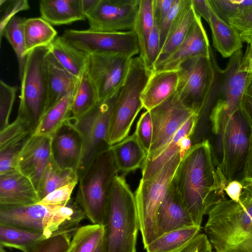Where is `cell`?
Listing matches in <instances>:
<instances>
[{
  "label": "cell",
  "mask_w": 252,
  "mask_h": 252,
  "mask_svg": "<svg viewBox=\"0 0 252 252\" xmlns=\"http://www.w3.org/2000/svg\"><path fill=\"white\" fill-rule=\"evenodd\" d=\"M177 189L194 225L225 198L228 182L214 166L208 140L191 146L182 158L174 176Z\"/></svg>",
  "instance_id": "obj_1"
},
{
  "label": "cell",
  "mask_w": 252,
  "mask_h": 252,
  "mask_svg": "<svg viewBox=\"0 0 252 252\" xmlns=\"http://www.w3.org/2000/svg\"><path fill=\"white\" fill-rule=\"evenodd\" d=\"M207 215L204 233L214 252H252V184L238 201L225 198Z\"/></svg>",
  "instance_id": "obj_2"
},
{
  "label": "cell",
  "mask_w": 252,
  "mask_h": 252,
  "mask_svg": "<svg viewBox=\"0 0 252 252\" xmlns=\"http://www.w3.org/2000/svg\"><path fill=\"white\" fill-rule=\"evenodd\" d=\"M104 229L105 252H136L138 215L134 193L123 176L113 181Z\"/></svg>",
  "instance_id": "obj_3"
},
{
  "label": "cell",
  "mask_w": 252,
  "mask_h": 252,
  "mask_svg": "<svg viewBox=\"0 0 252 252\" xmlns=\"http://www.w3.org/2000/svg\"><path fill=\"white\" fill-rule=\"evenodd\" d=\"M84 218L83 211L73 199L65 206L37 203L0 207V223L42 232L47 238L60 234H72Z\"/></svg>",
  "instance_id": "obj_4"
},
{
  "label": "cell",
  "mask_w": 252,
  "mask_h": 252,
  "mask_svg": "<svg viewBox=\"0 0 252 252\" xmlns=\"http://www.w3.org/2000/svg\"><path fill=\"white\" fill-rule=\"evenodd\" d=\"M118 172L110 148L96 156L79 177L75 201L92 224H106L110 189Z\"/></svg>",
  "instance_id": "obj_5"
},
{
  "label": "cell",
  "mask_w": 252,
  "mask_h": 252,
  "mask_svg": "<svg viewBox=\"0 0 252 252\" xmlns=\"http://www.w3.org/2000/svg\"><path fill=\"white\" fill-rule=\"evenodd\" d=\"M219 68L212 50L210 58L190 59L178 69L176 93L182 103L200 118L217 97Z\"/></svg>",
  "instance_id": "obj_6"
},
{
  "label": "cell",
  "mask_w": 252,
  "mask_h": 252,
  "mask_svg": "<svg viewBox=\"0 0 252 252\" xmlns=\"http://www.w3.org/2000/svg\"><path fill=\"white\" fill-rule=\"evenodd\" d=\"M152 72L141 58L131 59L126 80L113 105L106 137L112 146L126 138L140 111L143 108L141 94Z\"/></svg>",
  "instance_id": "obj_7"
},
{
  "label": "cell",
  "mask_w": 252,
  "mask_h": 252,
  "mask_svg": "<svg viewBox=\"0 0 252 252\" xmlns=\"http://www.w3.org/2000/svg\"><path fill=\"white\" fill-rule=\"evenodd\" d=\"M180 152L152 178L141 179L134 195L144 249L157 238V216L182 159Z\"/></svg>",
  "instance_id": "obj_8"
},
{
  "label": "cell",
  "mask_w": 252,
  "mask_h": 252,
  "mask_svg": "<svg viewBox=\"0 0 252 252\" xmlns=\"http://www.w3.org/2000/svg\"><path fill=\"white\" fill-rule=\"evenodd\" d=\"M48 51V47H41L28 53L20 79L17 117L29 122L34 131L47 107L48 87L44 63Z\"/></svg>",
  "instance_id": "obj_9"
},
{
  "label": "cell",
  "mask_w": 252,
  "mask_h": 252,
  "mask_svg": "<svg viewBox=\"0 0 252 252\" xmlns=\"http://www.w3.org/2000/svg\"><path fill=\"white\" fill-rule=\"evenodd\" d=\"M252 137V126L240 109L228 120L221 138V160L217 169L228 183L244 184Z\"/></svg>",
  "instance_id": "obj_10"
},
{
  "label": "cell",
  "mask_w": 252,
  "mask_h": 252,
  "mask_svg": "<svg viewBox=\"0 0 252 252\" xmlns=\"http://www.w3.org/2000/svg\"><path fill=\"white\" fill-rule=\"evenodd\" d=\"M119 91L109 99L99 102L79 118H69L83 142L82 154L77 170L78 177L96 156L110 148L106 137L112 109Z\"/></svg>",
  "instance_id": "obj_11"
},
{
  "label": "cell",
  "mask_w": 252,
  "mask_h": 252,
  "mask_svg": "<svg viewBox=\"0 0 252 252\" xmlns=\"http://www.w3.org/2000/svg\"><path fill=\"white\" fill-rule=\"evenodd\" d=\"M242 50L233 55L224 69L219 68L217 100L211 117L216 123L224 125L230 117L241 109L243 95L252 79V73L241 69Z\"/></svg>",
  "instance_id": "obj_12"
},
{
  "label": "cell",
  "mask_w": 252,
  "mask_h": 252,
  "mask_svg": "<svg viewBox=\"0 0 252 252\" xmlns=\"http://www.w3.org/2000/svg\"><path fill=\"white\" fill-rule=\"evenodd\" d=\"M131 58L117 53L89 54L86 71L95 87L99 102L109 99L120 90Z\"/></svg>",
  "instance_id": "obj_13"
},
{
  "label": "cell",
  "mask_w": 252,
  "mask_h": 252,
  "mask_svg": "<svg viewBox=\"0 0 252 252\" xmlns=\"http://www.w3.org/2000/svg\"><path fill=\"white\" fill-rule=\"evenodd\" d=\"M77 48L87 54L117 53L130 58L139 53L135 32H102L90 30H66L61 36Z\"/></svg>",
  "instance_id": "obj_14"
},
{
  "label": "cell",
  "mask_w": 252,
  "mask_h": 252,
  "mask_svg": "<svg viewBox=\"0 0 252 252\" xmlns=\"http://www.w3.org/2000/svg\"><path fill=\"white\" fill-rule=\"evenodd\" d=\"M153 126L151 148L145 161L156 158L194 113L186 107L175 92L150 111Z\"/></svg>",
  "instance_id": "obj_15"
},
{
  "label": "cell",
  "mask_w": 252,
  "mask_h": 252,
  "mask_svg": "<svg viewBox=\"0 0 252 252\" xmlns=\"http://www.w3.org/2000/svg\"><path fill=\"white\" fill-rule=\"evenodd\" d=\"M139 0H98L85 14L88 29L116 32L133 30Z\"/></svg>",
  "instance_id": "obj_16"
},
{
  "label": "cell",
  "mask_w": 252,
  "mask_h": 252,
  "mask_svg": "<svg viewBox=\"0 0 252 252\" xmlns=\"http://www.w3.org/2000/svg\"><path fill=\"white\" fill-rule=\"evenodd\" d=\"M51 137L33 133L18 158L17 170L27 177L37 190L42 176L52 159Z\"/></svg>",
  "instance_id": "obj_17"
},
{
  "label": "cell",
  "mask_w": 252,
  "mask_h": 252,
  "mask_svg": "<svg viewBox=\"0 0 252 252\" xmlns=\"http://www.w3.org/2000/svg\"><path fill=\"white\" fill-rule=\"evenodd\" d=\"M51 147L52 159L58 167L77 172L82 154L83 142L80 133L69 118L51 136Z\"/></svg>",
  "instance_id": "obj_18"
},
{
  "label": "cell",
  "mask_w": 252,
  "mask_h": 252,
  "mask_svg": "<svg viewBox=\"0 0 252 252\" xmlns=\"http://www.w3.org/2000/svg\"><path fill=\"white\" fill-rule=\"evenodd\" d=\"M211 51L201 17L196 13L194 21L185 40L156 70L178 69L183 63L190 59L198 57L210 58Z\"/></svg>",
  "instance_id": "obj_19"
},
{
  "label": "cell",
  "mask_w": 252,
  "mask_h": 252,
  "mask_svg": "<svg viewBox=\"0 0 252 252\" xmlns=\"http://www.w3.org/2000/svg\"><path fill=\"white\" fill-rule=\"evenodd\" d=\"M40 201L32 181L17 170L0 174V207L28 206Z\"/></svg>",
  "instance_id": "obj_20"
},
{
  "label": "cell",
  "mask_w": 252,
  "mask_h": 252,
  "mask_svg": "<svg viewBox=\"0 0 252 252\" xmlns=\"http://www.w3.org/2000/svg\"><path fill=\"white\" fill-rule=\"evenodd\" d=\"M194 225L174 178L158 211L157 237L168 232Z\"/></svg>",
  "instance_id": "obj_21"
},
{
  "label": "cell",
  "mask_w": 252,
  "mask_h": 252,
  "mask_svg": "<svg viewBox=\"0 0 252 252\" xmlns=\"http://www.w3.org/2000/svg\"><path fill=\"white\" fill-rule=\"evenodd\" d=\"M44 66L48 87L46 111L66 94H74L79 79L64 68L49 51L45 56Z\"/></svg>",
  "instance_id": "obj_22"
},
{
  "label": "cell",
  "mask_w": 252,
  "mask_h": 252,
  "mask_svg": "<svg viewBox=\"0 0 252 252\" xmlns=\"http://www.w3.org/2000/svg\"><path fill=\"white\" fill-rule=\"evenodd\" d=\"M179 82L178 69L153 71L141 94L143 108L150 111L174 94Z\"/></svg>",
  "instance_id": "obj_23"
},
{
  "label": "cell",
  "mask_w": 252,
  "mask_h": 252,
  "mask_svg": "<svg viewBox=\"0 0 252 252\" xmlns=\"http://www.w3.org/2000/svg\"><path fill=\"white\" fill-rule=\"evenodd\" d=\"M196 13L190 0H185L161 49L153 71L156 70L183 42L192 25Z\"/></svg>",
  "instance_id": "obj_24"
},
{
  "label": "cell",
  "mask_w": 252,
  "mask_h": 252,
  "mask_svg": "<svg viewBox=\"0 0 252 252\" xmlns=\"http://www.w3.org/2000/svg\"><path fill=\"white\" fill-rule=\"evenodd\" d=\"M209 4L210 19L208 24L211 30L213 46L222 57L230 58L236 52L241 50L243 47V42L240 33L233 26L222 19L209 2Z\"/></svg>",
  "instance_id": "obj_25"
},
{
  "label": "cell",
  "mask_w": 252,
  "mask_h": 252,
  "mask_svg": "<svg viewBox=\"0 0 252 252\" xmlns=\"http://www.w3.org/2000/svg\"><path fill=\"white\" fill-rule=\"evenodd\" d=\"M40 17L52 25H63L85 20L81 0H41Z\"/></svg>",
  "instance_id": "obj_26"
},
{
  "label": "cell",
  "mask_w": 252,
  "mask_h": 252,
  "mask_svg": "<svg viewBox=\"0 0 252 252\" xmlns=\"http://www.w3.org/2000/svg\"><path fill=\"white\" fill-rule=\"evenodd\" d=\"M200 117L193 114L175 134L169 143L154 159L145 161L142 165V179H149L155 176L178 152L180 151L181 140L191 136Z\"/></svg>",
  "instance_id": "obj_27"
},
{
  "label": "cell",
  "mask_w": 252,
  "mask_h": 252,
  "mask_svg": "<svg viewBox=\"0 0 252 252\" xmlns=\"http://www.w3.org/2000/svg\"><path fill=\"white\" fill-rule=\"evenodd\" d=\"M110 150L118 171L126 174L141 167L147 155L134 133L111 146Z\"/></svg>",
  "instance_id": "obj_28"
},
{
  "label": "cell",
  "mask_w": 252,
  "mask_h": 252,
  "mask_svg": "<svg viewBox=\"0 0 252 252\" xmlns=\"http://www.w3.org/2000/svg\"><path fill=\"white\" fill-rule=\"evenodd\" d=\"M49 52L67 71L80 78L86 69L89 54L77 48L61 36L48 46Z\"/></svg>",
  "instance_id": "obj_29"
},
{
  "label": "cell",
  "mask_w": 252,
  "mask_h": 252,
  "mask_svg": "<svg viewBox=\"0 0 252 252\" xmlns=\"http://www.w3.org/2000/svg\"><path fill=\"white\" fill-rule=\"evenodd\" d=\"M47 239L42 232L0 223V244L22 252H31Z\"/></svg>",
  "instance_id": "obj_30"
},
{
  "label": "cell",
  "mask_w": 252,
  "mask_h": 252,
  "mask_svg": "<svg viewBox=\"0 0 252 252\" xmlns=\"http://www.w3.org/2000/svg\"><path fill=\"white\" fill-rule=\"evenodd\" d=\"M200 226L191 225L165 233L145 249L147 252H177L200 233Z\"/></svg>",
  "instance_id": "obj_31"
},
{
  "label": "cell",
  "mask_w": 252,
  "mask_h": 252,
  "mask_svg": "<svg viewBox=\"0 0 252 252\" xmlns=\"http://www.w3.org/2000/svg\"><path fill=\"white\" fill-rule=\"evenodd\" d=\"M24 32L27 54L37 48L48 47L57 37L52 25L41 17L26 19Z\"/></svg>",
  "instance_id": "obj_32"
},
{
  "label": "cell",
  "mask_w": 252,
  "mask_h": 252,
  "mask_svg": "<svg viewBox=\"0 0 252 252\" xmlns=\"http://www.w3.org/2000/svg\"><path fill=\"white\" fill-rule=\"evenodd\" d=\"M74 94H66L48 109L41 117L34 133L51 137L71 117V106Z\"/></svg>",
  "instance_id": "obj_33"
},
{
  "label": "cell",
  "mask_w": 252,
  "mask_h": 252,
  "mask_svg": "<svg viewBox=\"0 0 252 252\" xmlns=\"http://www.w3.org/2000/svg\"><path fill=\"white\" fill-rule=\"evenodd\" d=\"M79 181L76 171L63 169L52 159L47 165L39 183L37 192L40 200L55 189L68 184Z\"/></svg>",
  "instance_id": "obj_34"
},
{
  "label": "cell",
  "mask_w": 252,
  "mask_h": 252,
  "mask_svg": "<svg viewBox=\"0 0 252 252\" xmlns=\"http://www.w3.org/2000/svg\"><path fill=\"white\" fill-rule=\"evenodd\" d=\"M98 102L95 87L85 70L79 78L77 88L73 95L70 118H79L90 111Z\"/></svg>",
  "instance_id": "obj_35"
},
{
  "label": "cell",
  "mask_w": 252,
  "mask_h": 252,
  "mask_svg": "<svg viewBox=\"0 0 252 252\" xmlns=\"http://www.w3.org/2000/svg\"><path fill=\"white\" fill-rule=\"evenodd\" d=\"M154 0H139L138 9L133 30L135 32L139 46V57H145L149 39L155 25Z\"/></svg>",
  "instance_id": "obj_36"
},
{
  "label": "cell",
  "mask_w": 252,
  "mask_h": 252,
  "mask_svg": "<svg viewBox=\"0 0 252 252\" xmlns=\"http://www.w3.org/2000/svg\"><path fill=\"white\" fill-rule=\"evenodd\" d=\"M26 18L15 16L5 26L0 37V44L4 37L13 48L16 56L19 66V77L21 79L27 57L24 24Z\"/></svg>",
  "instance_id": "obj_37"
},
{
  "label": "cell",
  "mask_w": 252,
  "mask_h": 252,
  "mask_svg": "<svg viewBox=\"0 0 252 252\" xmlns=\"http://www.w3.org/2000/svg\"><path fill=\"white\" fill-rule=\"evenodd\" d=\"M104 226L91 224L79 227L72 236L74 252H94L103 240Z\"/></svg>",
  "instance_id": "obj_38"
},
{
  "label": "cell",
  "mask_w": 252,
  "mask_h": 252,
  "mask_svg": "<svg viewBox=\"0 0 252 252\" xmlns=\"http://www.w3.org/2000/svg\"><path fill=\"white\" fill-rule=\"evenodd\" d=\"M34 130L27 121L16 119L0 131V149L31 136Z\"/></svg>",
  "instance_id": "obj_39"
},
{
  "label": "cell",
  "mask_w": 252,
  "mask_h": 252,
  "mask_svg": "<svg viewBox=\"0 0 252 252\" xmlns=\"http://www.w3.org/2000/svg\"><path fill=\"white\" fill-rule=\"evenodd\" d=\"M216 13L224 21L236 16L252 5V0H208Z\"/></svg>",
  "instance_id": "obj_40"
},
{
  "label": "cell",
  "mask_w": 252,
  "mask_h": 252,
  "mask_svg": "<svg viewBox=\"0 0 252 252\" xmlns=\"http://www.w3.org/2000/svg\"><path fill=\"white\" fill-rule=\"evenodd\" d=\"M18 91L17 86L0 81V131L7 126Z\"/></svg>",
  "instance_id": "obj_41"
},
{
  "label": "cell",
  "mask_w": 252,
  "mask_h": 252,
  "mask_svg": "<svg viewBox=\"0 0 252 252\" xmlns=\"http://www.w3.org/2000/svg\"><path fill=\"white\" fill-rule=\"evenodd\" d=\"M72 236L69 233L52 236L38 244L31 252H68Z\"/></svg>",
  "instance_id": "obj_42"
},
{
  "label": "cell",
  "mask_w": 252,
  "mask_h": 252,
  "mask_svg": "<svg viewBox=\"0 0 252 252\" xmlns=\"http://www.w3.org/2000/svg\"><path fill=\"white\" fill-rule=\"evenodd\" d=\"M30 137L0 149V174L17 170L19 155Z\"/></svg>",
  "instance_id": "obj_43"
},
{
  "label": "cell",
  "mask_w": 252,
  "mask_h": 252,
  "mask_svg": "<svg viewBox=\"0 0 252 252\" xmlns=\"http://www.w3.org/2000/svg\"><path fill=\"white\" fill-rule=\"evenodd\" d=\"M228 23L238 31L243 42L252 41V5L229 19Z\"/></svg>",
  "instance_id": "obj_44"
},
{
  "label": "cell",
  "mask_w": 252,
  "mask_h": 252,
  "mask_svg": "<svg viewBox=\"0 0 252 252\" xmlns=\"http://www.w3.org/2000/svg\"><path fill=\"white\" fill-rule=\"evenodd\" d=\"M133 133L148 154L151 148L153 136V126L149 111L146 110L141 115Z\"/></svg>",
  "instance_id": "obj_45"
},
{
  "label": "cell",
  "mask_w": 252,
  "mask_h": 252,
  "mask_svg": "<svg viewBox=\"0 0 252 252\" xmlns=\"http://www.w3.org/2000/svg\"><path fill=\"white\" fill-rule=\"evenodd\" d=\"M0 12L2 13L0 21V37L8 22L18 12L26 10L30 8L28 1L27 0H0Z\"/></svg>",
  "instance_id": "obj_46"
},
{
  "label": "cell",
  "mask_w": 252,
  "mask_h": 252,
  "mask_svg": "<svg viewBox=\"0 0 252 252\" xmlns=\"http://www.w3.org/2000/svg\"><path fill=\"white\" fill-rule=\"evenodd\" d=\"M78 182H75L51 192L38 203L51 206H65L70 200L71 195Z\"/></svg>",
  "instance_id": "obj_47"
},
{
  "label": "cell",
  "mask_w": 252,
  "mask_h": 252,
  "mask_svg": "<svg viewBox=\"0 0 252 252\" xmlns=\"http://www.w3.org/2000/svg\"><path fill=\"white\" fill-rule=\"evenodd\" d=\"M160 51L159 29L155 23L148 42L145 57L142 60L148 69L153 70Z\"/></svg>",
  "instance_id": "obj_48"
},
{
  "label": "cell",
  "mask_w": 252,
  "mask_h": 252,
  "mask_svg": "<svg viewBox=\"0 0 252 252\" xmlns=\"http://www.w3.org/2000/svg\"><path fill=\"white\" fill-rule=\"evenodd\" d=\"M185 0H174L173 4L159 30L160 50L168 34L181 9Z\"/></svg>",
  "instance_id": "obj_49"
},
{
  "label": "cell",
  "mask_w": 252,
  "mask_h": 252,
  "mask_svg": "<svg viewBox=\"0 0 252 252\" xmlns=\"http://www.w3.org/2000/svg\"><path fill=\"white\" fill-rule=\"evenodd\" d=\"M213 250L205 233H199L187 245L177 252H208Z\"/></svg>",
  "instance_id": "obj_50"
},
{
  "label": "cell",
  "mask_w": 252,
  "mask_h": 252,
  "mask_svg": "<svg viewBox=\"0 0 252 252\" xmlns=\"http://www.w3.org/2000/svg\"><path fill=\"white\" fill-rule=\"evenodd\" d=\"M174 2V0H154V21L159 30Z\"/></svg>",
  "instance_id": "obj_51"
},
{
  "label": "cell",
  "mask_w": 252,
  "mask_h": 252,
  "mask_svg": "<svg viewBox=\"0 0 252 252\" xmlns=\"http://www.w3.org/2000/svg\"><path fill=\"white\" fill-rule=\"evenodd\" d=\"M241 109L248 118L252 127V79L243 95Z\"/></svg>",
  "instance_id": "obj_52"
},
{
  "label": "cell",
  "mask_w": 252,
  "mask_h": 252,
  "mask_svg": "<svg viewBox=\"0 0 252 252\" xmlns=\"http://www.w3.org/2000/svg\"><path fill=\"white\" fill-rule=\"evenodd\" d=\"M244 189V185L241 182L233 181L228 182L225 188V192L230 199L238 201Z\"/></svg>",
  "instance_id": "obj_53"
},
{
  "label": "cell",
  "mask_w": 252,
  "mask_h": 252,
  "mask_svg": "<svg viewBox=\"0 0 252 252\" xmlns=\"http://www.w3.org/2000/svg\"><path fill=\"white\" fill-rule=\"evenodd\" d=\"M195 13L208 23L210 19V8L208 0H190Z\"/></svg>",
  "instance_id": "obj_54"
},
{
  "label": "cell",
  "mask_w": 252,
  "mask_h": 252,
  "mask_svg": "<svg viewBox=\"0 0 252 252\" xmlns=\"http://www.w3.org/2000/svg\"><path fill=\"white\" fill-rule=\"evenodd\" d=\"M242 59L241 69L247 72L252 73V41L249 43Z\"/></svg>",
  "instance_id": "obj_55"
},
{
  "label": "cell",
  "mask_w": 252,
  "mask_h": 252,
  "mask_svg": "<svg viewBox=\"0 0 252 252\" xmlns=\"http://www.w3.org/2000/svg\"><path fill=\"white\" fill-rule=\"evenodd\" d=\"M244 184H252V137L246 163Z\"/></svg>",
  "instance_id": "obj_56"
},
{
  "label": "cell",
  "mask_w": 252,
  "mask_h": 252,
  "mask_svg": "<svg viewBox=\"0 0 252 252\" xmlns=\"http://www.w3.org/2000/svg\"><path fill=\"white\" fill-rule=\"evenodd\" d=\"M98 0H81L82 8L85 15L94 7Z\"/></svg>",
  "instance_id": "obj_57"
},
{
  "label": "cell",
  "mask_w": 252,
  "mask_h": 252,
  "mask_svg": "<svg viewBox=\"0 0 252 252\" xmlns=\"http://www.w3.org/2000/svg\"><path fill=\"white\" fill-rule=\"evenodd\" d=\"M94 252H105L103 244V240Z\"/></svg>",
  "instance_id": "obj_58"
},
{
  "label": "cell",
  "mask_w": 252,
  "mask_h": 252,
  "mask_svg": "<svg viewBox=\"0 0 252 252\" xmlns=\"http://www.w3.org/2000/svg\"><path fill=\"white\" fill-rule=\"evenodd\" d=\"M0 252H6L5 249H4V247H2V246L0 245Z\"/></svg>",
  "instance_id": "obj_59"
},
{
  "label": "cell",
  "mask_w": 252,
  "mask_h": 252,
  "mask_svg": "<svg viewBox=\"0 0 252 252\" xmlns=\"http://www.w3.org/2000/svg\"><path fill=\"white\" fill-rule=\"evenodd\" d=\"M71 243H72V242H71ZM68 252H74L73 246L72 245V243L71 244V247L70 250H69Z\"/></svg>",
  "instance_id": "obj_60"
},
{
  "label": "cell",
  "mask_w": 252,
  "mask_h": 252,
  "mask_svg": "<svg viewBox=\"0 0 252 252\" xmlns=\"http://www.w3.org/2000/svg\"><path fill=\"white\" fill-rule=\"evenodd\" d=\"M208 252H214L213 250H212L209 251Z\"/></svg>",
  "instance_id": "obj_61"
},
{
  "label": "cell",
  "mask_w": 252,
  "mask_h": 252,
  "mask_svg": "<svg viewBox=\"0 0 252 252\" xmlns=\"http://www.w3.org/2000/svg\"></svg>",
  "instance_id": "obj_62"
}]
</instances>
